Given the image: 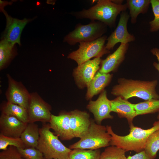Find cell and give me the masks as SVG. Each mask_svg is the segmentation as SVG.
I'll return each instance as SVG.
<instances>
[{
	"label": "cell",
	"instance_id": "obj_17",
	"mask_svg": "<svg viewBox=\"0 0 159 159\" xmlns=\"http://www.w3.org/2000/svg\"><path fill=\"white\" fill-rule=\"evenodd\" d=\"M69 112L63 113L58 116L52 114L49 122L51 128L62 140H70L74 138L69 125Z\"/></svg>",
	"mask_w": 159,
	"mask_h": 159
},
{
	"label": "cell",
	"instance_id": "obj_34",
	"mask_svg": "<svg viewBox=\"0 0 159 159\" xmlns=\"http://www.w3.org/2000/svg\"><path fill=\"white\" fill-rule=\"evenodd\" d=\"M0 10L4 9V7L6 5L11 4V2H9L7 1H3L0 0Z\"/></svg>",
	"mask_w": 159,
	"mask_h": 159
},
{
	"label": "cell",
	"instance_id": "obj_13",
	"mask_svg": "<svg viewBox=\"0 0 159 159\" xmlns=\"http://www.w3.org/2000/svg\"><path fill=\"white\" fill-rule=\"evenodd\" d=\"M111 100L107 97L106 90H104L95 101L90 100L87 106V109L92 113L97 123L101 125L105 119H112L113 116L110 113Z\"/></svg>",
	"mask_w": 159,
	"mask_h": 159
},
{
	"label": "cell",
	"instance_id": "obj_37",
	"mask_svg": "<svg viewBox=\"0 0 159 159\" xmlns=\"http://www.w3.org/2000/svg\"></svg>",
	"mask_w": 159,
	"mask_h": 159
},
{
	"label": "cell",
	"instance_id": "obj_4",
	"mask_svg": "<svg viewBox=\"0 0 159 159\" xmlns=\"http://www.w3.org/2000/svg\"><path fill=\"white\" fill-rule=\"evenodd\" d=\"M49 124L44 123L39 129V138L36 148L46 159H69L72 150L65 146L50 130Z\"/></svg>",
	"mask_w": 159,
	"mask_h": 159
},
{
	"label": "cell",
	"instance_id": "obj_30",
	"mask_svg": "<svg viewBox=\"0 0 159 159\" xmlns=\"http://www.w3.org/2000/svg\"><path fill=\"white\" fill-rule=\"evenodd\" d=\"M150 4L154 17L149 22L150 31L154 32L159 30V0H151Z\"/></svg>",
	"mask_w": 159,
	"mask_h": 159
},
{
	"label": "cell",
	"instance_id": "obj_14",
	"mask_svg": "<svg viewBox=\"0 0 159 159\" xmlns=\"http://www.w3.org/2000/svg\"><path fill=\"white\" fill-rule=\"evenodd\" d=\"M69 125L74 137L80 138L87 132L91 123L89 114L87 112L75 110L69 112Z\"/></svg>",
	"mask_w": 159,
	"mask_h": 159
},
{
	"label": "cell",
	"instance_id": "obj_33",
	"mask_svg": "<svg viewBox=\"0 0 159 159\" xmlns=\"http://www.w3.org/2000/svg\"><path fill=\"white\" fill-rule=\"evenodd\" d=\"M150 52L153 55L156 56L158 60V63L154 62L153 64L159 73V49L156 48H153L151 50Z\"/></svg>",
	"mask_w": 159,
	"mask_h": 159
},
{
	"label": "cell",
	"instance_id": "obj_12",
	"mask_svg": "<svg viewBox=\"0 0 159 159\" xmlns=\"http://www.w3.org/2000/svg\"><path fill=\"white\" fill-rule=\"evenodd\" d=\"M8 87L6 93L7 102L20 105L27 109L30 97L29 93L21 82L14 80L7 74Z\"/></svg>",
	"mask_w": 159,
	"mask_h": 159
},
{
	"label": "cell",
	"instance_id": "obj_2",
	"mask_svg": "<svg viewBox=\"0 0 159 159\" xmlns=\"http://www.w3.org/2000/svg\"><path fill=\"white\" fill-rule=\"evenodd\" d=\"M118 84L112 87L111 94L128 100L133 97H137L145 100H159V95L156 88L158 82L156 80L146 81L120 78Z\"/></svg>",
	"mask_w": 159,
	"mask_h": 159
},
{
	"label": "cell",
	"instance_id": "obj_10",
	"mask_svg": "<svg viewBox=\"0 0 159 159\" xmlns=\"http://www.w3.org/2000/svg\"><path fill=\"white\" fill-rule=\"evenodd\" d=\"M130 16L126 11L120 14V19L114 31L107 38L106 49L109 50L112 49L117 43L126 44L135 40V36L130 34L127 29V23Z\"/></svg>",
	"mask_w": 159,
	"mask_h": 159
},
{
	"label": "cell",
	"instance_id": "obj_16",
	"mask_svg": "<svg viewBox=\"0 0 159 159\" xmlns=\"http://www.w3.org/2000/svg\"><path fill=\"white\" fill-rule=\"evenodd\" d=\"M129 46V43H121L114 52L105 59L102 60L98 71L102 73L108 74L117 70L125 59Z\"/></svg>",
	"mask_w": 159,
	"mask_h": 159
},
{
	"label": "cell",
	"instance_id": "obj_6",
	"mask_svg": "<svg viewBox=\"0 0 159 159\" xmlns=\"http://www.w3.org/2000/svg\"><path fill=\"white\" fill-rule=\"evenodd\" d=\"M107 27L99 21H91L86 25L79 24L73 31L64 37L63 42L74 45L77 43L94 41L103 36L107 31Z\"/></svg>",
	"mask_w": 159,
	"mask_h": 159
},
{
	"label": "cell",
	"instance_id": "obj_23",
	"mask_svg": "<svg viewBox=\"0 0 159 159\" xmlns=\"http://www.w3.org/2000/svg\"><path fill=\"white\" fill-rule=\"evenodd\" d=\"M15 44L2 39L0 42V69H4L15 56L16 53Z\"/></svg>",
	"mask_w": 159,
	"mask_h": 159
},
{
	"label": "cell",
	"instance_id": "obj_5",
	"mask_svg": "<svg viewBox=\"0 0 159 159\" xmlns=\"http://www.w3.org/2000/svg\"><path fill=\"white\" fill-rule=\"evenodd\" d=\"M78 142L69 146L71 149L96 150L110 145L111 136L106 127L96 123L93 120L85 134Z\"/></svg>",
	"mask_w": 159,
	"mask_h": 159
},
{
	"label": "cell",
	"instance_id": "obj_24",
	"mask_svg": "<svg viewBox=\"0 0 159 159\" xmlns=\"http://www.w3.org/2000/svg\"><path fill=\"white\" fill-rule=\"evenodd\" d=\"M137 116L149 114H153L159 111V100H150L133 104Z\"/></svg>",
	"mask_w": 159,
	"mask_h": 159
},
{
	"label": "cell",
	"instance_id": "obj_32",
	"mask_svg": "<svg viewBox=\"0 0 159 159\" xmlns=\"http://www.w3.org/2000/svg\"><path fill=\"white\" fill-rule=\"evenodd\" d=\"M127 159H152L147 154L144 150L137 153L132 156H129Z\"/></svg>",
	"mask_w": 159,
	"mask_h": 159
},
{
	"label": "cell",
	"instance_id": "obj_35",
	"mask_svg": "<svg viewBox=\"0 0 159 159\" xmlns=\"http://www.w3.org/2000/svg\"><path fill=\"white\" fill-rule=\"evenodd\" d=\"M157 118L159 120V111L158 112V114L157 116Z\"/></svg>",
	"mask_w": 159,
	"mask_h": 159
},
{
	"label": "cell",
	"instance_id": "obj_9",
	"mask_svg": "<svg viewBox=\"0 0 159 159\" xmlns=\"http://www.w3.org/2000/svg\"><path fill=\"white\" fill-rule=\"evenodd\" d=\"M102 59L95 58L78 65L73 70V75L80 89L87 87L100 68Z\"/></svg>",
	"mask_w": 159,
	"mask_h": 159
},
{
	"label": "cell",
	"instance_id": "obj_26",
	"mask_svg": "<svg viewBox=\"0 0 159 159\" xmlns=\"http://www.w3.org/2000/svg\"><path fill=\"white\" fill-rule=\"evenodd\" d=\"M100 151L96 150L74 149L71 151L69 159H100Z\"/></svg>",
	"mask_w": 159,
	"mask_h": 159
},
{
	"label": "cell",
	"instance_id": "obj_29",
	"mask_svg": "<svg viewBox=\"0 0 159 159\" xmlns=\"http://www.w3.org/2000/svg\"><path fill=\"white\" fill-rule=\"evenodd\" d=\"M16 148L21 157L24 159H44L43 153L36 148Z\"/></svg>",
	"mask_w": 159,
	"mask_h": 159
},
{
	"label": "cell",
	"instance_id": "obj_11",
	"mask_svg": "<svg viewBox=\"0 0 159 159\" xmlns=\"http://www.w3.org/2000/svg\"><path fill=\"white\" fill-rule=\"evenodd\" d=\"M5 15L6 25L5 30L2 34L1 39H5L13 45L18 44L21 45L20 37L22 31L26 25L32 19L24 18L19 19L9 15L4 9L1 10Z\"/></svg>",
	"mask_w": 159,
	"mask_h": 159
},
{
	"label": "cell",
	"instance_id": "obj_20",
	"mask_svg": "<svg viewBox=\"0 0 159 159\" xmlns=\"http://www.w3.org/2000/svg\"><path fill=\"white\" fill-rule=\"evenodd\" d=\"M39 129L34 122L28 123L20 138L26 148H37L39 138Z\"/></svg>",
	"mask_w": 159,
	"mask_h": 159
},
{
	"label": "cell",
	"instance_id": "obj_15",
	"mask_svg": "<svg viewBox=\"0 0 159 159\" xmlns=\"http://www.w3.org/2000/svg\"><path fill=\"white\" fill-rule=\"evenodd\" d=\"M27 124L14 117L1 113L0 117V134L9 137L20 138Z\"/></svg>",
	"mask_w": 159,
	"mask_h": 159
},
{
	"label": "cell",
	"instance_id": "obj_36",
	"mask_svg": "<svg viewBox=\"0 0 159 159\" xmlns=\"http://www.w3.org/2000/svg\"><path fill=\"white\" fill-rule=\"evenodd\" d=\"M57 159L55 158V159Z\"/></svg>",
	"mask_w": 159,
	"mask_h": 159
},
{
	"label": "cell",
	"instance_id": "obj_18",
	"mask_svg": "<svg viewBox=\"0 0 159 159\" xmlns=\"http://www.w3.org/2000/svg\"><path fill=\"white\" fill-rule=\"evenodd\" d=\"M111 112L117 113L120 118H126L129 125L133 124V120L137 116L133 104L119 96L111 100Z\"/></svg>",
	"mask_w": 159,
	"mask_h": 159
},
{
	"label": "cell",
	"instance_id": "obj_1",
	"mask_svg": "<svg viewBox=\"0 0 159 159\" xmlns=\"http://www.w3.org/2000/svg\"><path fill=\"white\" fill-rule=\"evenodd\" d=\"M107 132L111 136L110 145L116 146L126 152L133 151L138 153L144 150L149 136L159 129V120L155 121L150 128L144 129L134 126L129 125L130 133L125 136H120L115 133L111 126L107 125Z\"/></svg>",
	"mask_w": 159,
	"mask_h": 159
},
{
	"label": "cell",
	"instance_id": "obj_31",
	"mask_svg": "<svg viewBox=\"0 0 159 159\" xmlns=\"http://www.w3.org/2000/svg\"><path fill=\"white\" fill-rule=\"evenodd\" d=\"M0 159H22L16 147L9 146L0 153Z\"/></svg>",
	"mask_w": 159,
	"mask_h": 159
},
{
	"label": "cell",
	"instance_id": "obj_19",
	"mask_svg": "<svg viewBox=\"0 0 159 159\" xmlns=\"http://www.w3.org/2000/svg\"><path fill=\"white\" fill-rule=\"evenodd\" d=\"M112 74H105L98 71L87 87L86 98L91 100L95 95L101 93L110 82Z\"/></svg>",
	"mask_w": 159,
	"mask_h": 159
},
{
	"label": "cell",
	"instance_id": "obj_21",
	"mask_svg": "<svg viewBox=\"0 0 159 159\" xmlns=\"http://www.w3.org/2000/svg\"><path fill=\"white\" fill-rule=\"evenodd\" d=\"M150 4V0H126V4L129 10L132 24H134L136 22L138 15L147 12Z\"/></svg>",
	"mask_w": 159,
	"mask_h": 159
},
{
	"label": "cell",
	"instance_id": "obj_27",
	"mask_svg": "<svg viewBox=\"0 0 159 159\" xmlns=\"http://www.w3.org/2000/svg\"><path fill=\"white\" fill-rule=\"evenodd\" d=\"M126 151L116 146L110 145L101 153L100 159H127Z\"/></svg>",
	"mask_w": 159,
	"mask_h": 159
},
{
	"label": "cell",
	"instance_id": "obj_7",
	"mask_svg": "<svg viewBox=\"0 0 159 159\" xmlns=\"http://www.w3.org/2000/svg\"><path fill=\"white\" fill-rule=\"evenodd\" d=\"M107 38V36L104 35L93 41L80 42L78 49L70 53L67 58L75 61L78 65L92 58H100L110 52L105 45Z\"/></svg>",
	"mask_w": 159,
	"mask_h": 159
},
{
	"label": "cell",
	"instance_id": "obj_3",
	"mask_svg": "<svg viewBox=\"0 0 159 159\" xmlns=\"http://www.w3.org/2000/svg\"><path fill=\"white\" fill-rule=\"evenodd\" d=\"M127 8V4H117L112 0H99L97 4L87 9L72 13L78 19H88L100 21L110 28L115 27L117 16Z\"/></svg>",
	"mask_w": 159,
	"mask_h": 159
},
{
	"label": "cell",
	"instance_id": "obj_8",
	"mask_svg": "<svg viewBox=\"0 0 159 159\" xmlns=\"http://www.w3.org/2000/svg\"><path fill=\"white\" fill-rule=\"evenodd\" d=\"M27 110L29 123L37 121L49 122L52 115L51 107L37 93H30Z\"/></svg>",
	"mask_w": 159,
	"mask_h": 159
},
{
	"label": "cell",
	"instance_id": "obj_28",
	"mask_svg": "<svg viewBox=\"0 0 159 159\" xmlns=\"http://www.w3.org/2000/svg\"><path fill=\"white\" fill-rule=\"evenodd\" d=\"M8 146H14L17 148H26L20 138H14L5 136L0 134V149L5 150Z\"/></svg>",
	"mask_w": 159,
	"mask_h": 159
},
{
	"label": "cell",
	"instance_id": "obj_25",
	"mask_svg": "<svg viewBox=\"0 0 159 159\" xmlns=\"http://www.w3.org/2000/svg\"><path fill=\"white\" fill-rule=\"evenodd\" d=\"M159 150V129L152 133L149 137L144 150L151 159H154Z\"/></svg>",
	"mask_w": 159,
	"mask_h": 159
},
{
	"label": "cell",
	"instance_id": "obj_22",
	"mask_svg": "<svg viewBox=\"0 0 159 159\" xmlns=\"http://www.w3.org/2000/svg\"><path fill=\"white\" fill-rule=\"evenodd\" d=\"M1 112V113L14 117L24 123H29L27 110L20 105L7 102L2 106Z\"/></svg>",
	"mask_w": 159,
	"mask_h": 159
}]
</instances>
